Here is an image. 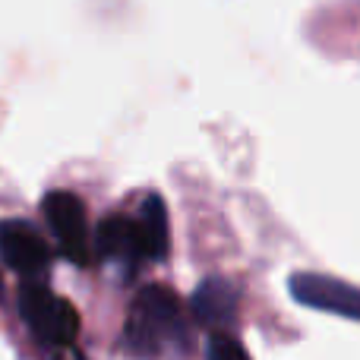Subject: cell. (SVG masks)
I'll list each match as a JSON object with an SVG mask.
<instances>
[{"mask_svg": "<svg viewBox=\"0 0 360 360\" xmlns=\"http://www.w3.org/2000/svg\"><path fill=\"white\" fill-rule=\"evenodd\" d=\"M205 360H253V357L237 342L234 332H212L209 345H205Z\"/></svg>", "mask_w": 360, "mask_h": 360, "instance_id": "9c48e42d", "label": "cell"}, {"mask_svg": "<svg viewBox=\"0 0 360 360\" xmlns=\"http://www.w3.org/2000/svg\"><path fill=\"white\" fill-rule=\"evenodd\" d=\"M16 310L19 319L25 323V329L32 332L38 345L44 348H73V342L79 338V310H76L70 300L57 297L44 278H29L22 281L16 297Z\"/></svg>", "mask_w": 360, "mask_h": 360, "instance_id": "7a4b0ae2", "label": "cell"}, {"mask_svg": "<svg viewBox=\"0 0 360 360\" xmlns=\"http://www.w3.org/2000/svg\"><path fill=\"white\" fill-rule=\"evenodd\" d=\"M120 351L136 360L174 357L190 351V316L168 285H146L127 310Z\"/></svg>", "mask_w": 360, "mask_h": 360, "instance_id": "6da1fadb", "label": "cell"}, {"mask_svg": "<svg viewBox=\"0 0 360 360\" xmlns=\"http://www.w3.org/2000/svg\"><path fill=\"white\" fill-rule=\"evenodd\" d=\"M92 243H95V259L120 266L127 275H133L143 262H149L136 215H124V212H111V215H105L98 221V228H95Z\"/></svg>", "mask_w": 360, "mask_h": 360, "instance_id": "5b68a950", "label": "cell"}, {"mask_svg": "<svg viewBox=\"0 0 360 360\" xmlns=\"http://www.w3.org/2000/svg\"><path fill=\"white\" fill-rule=\"evenodd\" d=\"M54 360H86V357H82V354H76L73 348H60V354H57Z\"/></svg>", "mask_w": 360, "mask_h": 360, "instance_id": "30bf717a", "label": "cell"}, {"mask_svg": "<svg viewBox=\"0 0 360 360\" xmlns=\"http://www.w3.org/2000/svg\"><path fill=\"white\" fill-rule=\"evenodd\" d=\"M0 262L13 269L16 275L29 278H44L51 272V253L44 234L29 221H4L0 224Z\"/></svg>", "mask_w": 360, "mask_h": 360, "instance_id": "8992f818", "label": "cell"}, {"mask_svg": "<svg viewBox=\"0 0 360 360\" xmlns=\"http://www.w3.org/2000/svg\"><path fill=\"white\" fill-rule=\"evenodd\" d=\"M41 215L63 259H70L76 269H86L95 259L86 202L73 190H48L41 196Z\"/></svg>", "mask_w": 360, "mask_h": 360, "instance_id": "3957f363", "label": "cell"}, {"mask_svg": "<svg viewBox=\"0 0 360 360\" xmlns=\"http://www.w3.org/2000/svg\"><path fill=\"white\" fill-rule=\"evenodd\" d=\"M190 313L196 326L209 332H234L237 316H240V288L224 275H209L193 291Z\"/></svg>", "mask_w": 360, "mask_h": 360, "instance_id": "52a82bcc", "label": "cell"}, {"mask_svg": "<svg viewBox=\"0 0 360 360\" xmlns=\"http://www.w3.org/2000/svg\"><path fill=\"white\" fill-rule=\"evenodd\" d=\"M136 221L146 240V256L149 262H165L171 253V221H168V205L158 193H146L139 199Z\"/></svg>", "mask_w": 360, "mask_h": 360, "instance_id": "ba28073f", "label": "cell"}, {"mask_svg": "<svg viewBox=\"0 0 360 360\" xmlns=\"http://www.w3.org/2000/svg\"><path fill=\"white\" fill-rule=\"evenodd\" d=\"M288 291L297 304L310 307V310H323L332 316L360 323V288L351 281L319 272H297L288 278Z\"/></svg>", "mask_w": 360, "mask_h": 360, "instance_id": "277c9868", "label": "cell"}, {"mask_svg": "<svg viewBox=\"0 0 360 360\" xmlns=\"http://www.w3.org/2000/svg\"><path fill=\"white\" fill-rule=\"evenodd\" d=\"M0 297H4V275H0Z\"/></svg>", "mask_w": 360, "mask_h": 360, "instance_id": "8fae6325", "label": "cell"}]
</instances>
